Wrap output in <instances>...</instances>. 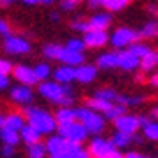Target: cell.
I'll list each match as a JSON object with an SVG mask.
<instances>
[{"label":"cell","mask_w":158,"mask_h":158,"mask_svg":"<svg viewBox=\"0 0 158 158\" xmlns=\"http://www.w3.org/2000/svg\"><path fill=\"white\" fill-rule=\"evenodd\" d=\"M84 43H85L87 48H101L108 43V34L107 30H96V29H91L89 32L84 34Z\"/></svg>","instance_id":"cell-11"},{"label":"cell","mask_w":158,"mask_h":158,"mask_svg":"<svg viewBox=\"0 0 158 158\" xmlns=\"http://www.w3.org/2000/svg\"><path fill=\"white\" fill-rule=\"evenodd\" d=\"M15 80L18 84H23V85H37L39 84V80L36 78V75H34V68H30L27 64H16L13 68V73H11Z\"/></svg>","instance_id":"cell-8"},{"label":"cell","mask_w":158,"mask_h":158,"mask_svg":"<svg viewBox=\"0 0 158 158\" xmlns=\"http://www.w3.org/2000/svg\"><path fill=\"white\" fill-rule=\"evenodd\" d=\"M87 4L91 7H101V6H105V0H87Z\"/></svg>","instance_id":"cell-44"},{"label":"cell","mask_w":158,"mask_h":158,"mask_svg":"<svg viewBox=\"0 0 158 158\" xmlns=\"http://www.w3.org/2000/svg\"><path fill=\"white\" fill-rule=\"evenodd\" d=\"M131 139H133V135H130V133H124V131H115L114 135H112V144H114L117 149H121V148H126L130 142H131Z\"/></svg>","instance_id":"cell-26"},{"label":"cell","mask_w":158,"mask_h":158,"mask_svg":"<svg viewBox=\"0 0 158 158\" xmlns=\"http://www.w3.org/2000/svg\"><path fill=\"white\" fill-rule=\"evenodd\" d=\"M128 52H131V53H133V55H135V57H139V59H142L144 55H146V53H149V48H148V46H146V44H140V43H131L128 46Z\"/></svg>","instance_id":"cell-34"},{"label":"cell","mask_w":158,"mask_h":158,"mask_svg":"<svg viewBox=\"0 0 158 158\" xmlns=\"http://www.w3.org/2000/svg\"><path fill=\"white\" fill-rule=\"evenodd\" d=\"M144 128V135L149 140H158V121H149Z\"/></svg>","instance_id":"cell-32"},{"label":"cell","mask_w":158,"mask_h":158,"mask_svg":"<svg viewBox=\"0 0 158 158\" xmlns=\"http://www.w3.org/2000/svg\"><path fill=\"white\" fill-rule=\"evenodd\" d=\"M52 75H53V80L59 82V84H71L75 80V68L68 66V64H62L55 71H52Z\"/></svg>","instance_id":"cell-17"},{"label":"cell","mask_w":158,"mask_h":158,"mask_svg":"<svg viewBox=\"0 0 158 158\" xmlns=\"http://www.w3.org/2000/svg\"><path fill=\"white\" fill-rule=\"evenodd\" d=\"M98 75V66L93 64H80L75 68V80L80 84H91Z\"/></svg>","instance_id":"cell-13"},{"label":"cell","mask_w":158,"mask_h":158,"mask_svg":"<svg viewBox=\"0 0 158 158\" xmlns=\"http://www.w3.org/2000/svg\"><path fill=\"white\" fill-rule=\"evenodd\" d=\"M57 133L60 137H64L66 140H69V142H77V144H82L87 137H89L87 128L80 121H77V119L71 121V123L59 124L57 126Z\"/></svg>","instance_id":"cell-4"},{"label":"cell","mask_w":158,"mask_h":158,"mask_svg":"<svg viewBox=\"0 0 158 158\" xmlns=\"http://www.w3.org/2000/svg\"><path fill=\"white\" fill-rule=\"evenodd\" d=\"M91 158H98V156H91Z\"/></svg>","instance_id":"cell-54"},{"label":"cell","mask_w":158,"mask_h":158,"mask_svg":"<svg viewBox=\"0 0 158 158\" xmlns=\"http://www.w3.org/2000/svg\"><path fill=\"white\" fill-rule=\"evenodd\" d=\"M2 48H4V52L9 53V55H27V53H30V50H32V44L22 36L9 34V36L4 37Z\"/></svg>","instance_id":"cell-5"},{"label":"cell","mask_w":158,"mask_h":158,"mask_svg":"<svg viewBox=\"0 0 158 158\" xmlns=\"http://www.w3.org/2000/svg\"><path fill=\"white\" fill-rule=\"evenodd\" d=\"M151 84H153V85H156V87H158V73H155V75L151 77Z\"/></svg>","instance_id":"cell-49"},{"label":"cell","mask_w":158,"mask_h":158,"mask_svg":"<svg viewBox=\"0 0 158 158\" xmlns=\"http://www.w3.org/2000/svg\"><path fill=\"white\" fill-rule=\"evenodd\" d=\"M110 23H112V16L108 13H98V15L91 16V20H89L91 29L96 30H107L110 27Z\"/></svg>","instance_id":"cell-19"},{"label":"cell","mask_w":158,"mask_h":158,"mask_svg":"<svg viewBox=\"0 0 158 158\" xmlns=\"http://www.w3.org/2000/svg\"><path fill=\"white\" fill-rule=\"evenodd\" d=\"M20 139H22V142L25 144V146H30V144L39 142V140L43 139V135H41L34 126H30L29 123H27V124L20 130Z\"/></svg>","instance_id":"cell-18"},{"label":"cell","mask_w":158,"mask_h":158,"mask_svg":"<svg viewBox=\"0 0 158 158\" xmlns=\"http://www.w3.org/2000/svg\"><path fill=\"white\" fill-rule=\"evenodd\" d=\"M71 27L77 32H82V34H85V32H89L91 30V25H89V20H75V22L71 23Z\"/></svg>","instance_id":"cell-37"},{"label":"cell","mask_w":158,"mask_h":158,"mask_svg":"<svg viewBox=\"0 0 158 158\" xmlns=\"http://www.w3.org/2000/svg\"><path fill=\"white\" fill-rule=\"evenodd\" d=\"M0 140L2 144H9V146H18V144L22 142V139H20V131H16V130H9V128H2L0 130Z\"/></svg>","instance_id":"cell-22"},{"label":"cell","mask_w":158,"mask_h":158,"mask_svg":"<svg viewBox=\"0 0 158 158\" xmlns=\"http://www.w3.org/2000/svg\"><path fill=\"white\" fill-rule=\"evenodd\" d=\"M15 0H0V7H7V6H11Z\"/></svg>","instance_id":"cell-47"},{"label":"cell","mask_w":158,"mask_h":158,"mask_svg":"<svg viewBox=\"0 0 158 158\" xmlns=\"http://www.w3.org/2000/svg\"><path fill=\"white\" fill-rule=\"evenodd\" d=\"M23 4H27V6H37V4H44V6H48L52 4L53 0H22Z\"/></svg>","instance_id":"cell-43"},{"label":"cell","mask_w":158,"mask_h":158,"mask_svg":"<svg viewBox=\"0 0 158 158\" xmlns=\"http://www.w3.org/2000/svg\"><path fill=\"white\" fill-rule=\"evenodd\" d=\"M25 124H27V119H25V115L22 112H11V114L4 115V128L20 131Z\"/></svg>","instance_id":"cell-16"},{"label":"cell","mask_w":158,"mask_h":158,"mask_svg":"<svg viewBox=\"0 0 158 158\" xmlns=\"http://www.w3.org/2000/svg\"><path fill=\"white\" fill-rule=\"evenodd\" d=\"M46 155H48V151H46L43 140L27 146V158H46Z\"/></svg>","instance_id":"cell-24"},{"label":"cell","mask_w":158,"mask_h":158,"mask_svg":"<svg viewBox=\"0 0 158 158\" xmlns=\"http://www.w3.org/2000/svg\"><path fill=\"white\" fill-rule=\"evenodd\" d=\"M137 39H139V32H135V30H131V29H126V27H121V29H117L112 34V37L108 41L115 48H126L131 43H135Z\"/></svg>","instance_id":"cell-7"},{"label":"cell","mask_w":158,"mask_h":158,"mask_svg":"<svg viewBox=\"0 0 158 158\" xmlns=\"http://www.w3.org/2000/svg\"><path fill=\"white\" fill-rule=\"evenodd\" d=\"M69 158H91L89 151L82 148V144H77L73 142L71 149H69Z\"/></svg>","instance_id":"cell-33"},{"label":"cell","mask_w":158,"mask_h":158,"mask_svg":"<svg viewBox=\"0 0 158 158\" xmlns=\"http://www.w3.org/2000/svg\"><path fill=\"white\" fill-rule=\"evenodd\" d=\"M71 2H73V4H75V6H78V4H80V2H82V0H71Z\"/></svg>","instance_id":"cell-53"},{"label":"cell","mask_w":158,"mask_h":158,"mask_svg":"<svg viewBox=\"0 0 158 158\" xmlns=\"http://www.w3.org/2000/svg\"><path fill=\"white\" fill-rule=\"evenodd\" d=\"M59 60H60L62 64H68V66H73V68H77V66L84 64L85 57H84V53H82V52L68 50V48L64 46V50H62V53H60Z\"/></svg>","instance_id":"cell-15"},{"label":"cell","mask_w":158,"mask_h":158,"mask_svg":"<svg viewBox=\"0 0 158 158\" xmlns=\"http://www.w3.org/2000/svg\"><path fill=\"white\" fill-rule=\"evenodd\" d=\"M151 117H153L155 121H158V107H155L153 110H151Z\"/></svg>","instance_id":"cell-48"},{"label":"cell","mask_w":158,"mask_h":158,"mask_svg":"<svg viewBox=\"0 0 158 158\" xmlns=\"http://www.w3.org/2000/svg\"><path fill=\"white\" fill-rule=\"evenodd\" d=\"M23 115L30 126L41 133V135H52L55 130H57V121H55V115L50 114L46 108L41 107H32V105H25L23 107Z\"/></svg>","instance_id":"cell-1"},{"label":"cell","mask_w":158,"mask_h":158,"mask_svg":"<svg viewBox=\"0 0 158 158\" xmlns=\"http://www.w3.org/2000/svg\"><path fill=\"white\" fill-rule=\"evenodd\" d=\"M139 66H140V59L135 57L131 52L124 50L117 53V68H121L124 71H133Z\"/></svg>","instance_id":"cell-14"},{"label":"cell","mask_w":158,"mask_h":158,"mask_svg":"<svg viewBox=\"0 0 158 158\" xmlns=\"http://www.w3.org/2000/svg\"><path fill=\"white\" fill-rule=\"evenodd\" d=\"M117 148H115L114 144H112V140H107V139H101V137H96V139H93L91 140V144H89V155L91 156H98V158H107L112 151H115Z\"/></svg>","instance_id":"cell-9"},{"label":"cell","mask_w":158,"mask_h":158,"mask_svg":"<svg viewBox=\"0 0 158 158\" xmlns=\"http://www.w3.org/2000/svg\"><path fill=\"white\" fill-rule=\"evenodd\" d=\"M68 50H73V52H85V43H84V39H80V37H71V39H68V43L64 44Z\"/></svg>","instance_id":"cell-31"},{"label":"cell","mask_w":158,"mask_h":158,"mask_svg":"<svg viewBox=\"0 0 158 158\" xmlns=\"http://www.w3.org/2000/svg\"><path fill=\"white\" fill-rule=\"evenodd\" d=\"M37 93L43 96L44 100L55 103L57 100H60L62 96H73V89L69 84H59V82H39L37 84Z\"/></svg>","instance_id":"cell-3"},{"label":"cell","mask_w":158,"mask_h":158,"mask_svg":"<svg viewBox=\"0 0 158 158\" xmlns=\"http://www.w3.org/2000/svg\"><path fill=\"white\" fill-rule=\"evenodd\" d=\"M13 68L15 64L7 60V59H0V73H6V75H11L13 73Z\"/></svg>","instance_id":"cell-38"},{"label":"cell","mask_w":158,"mask_h":158,"mask_svg":"<svg viewBox=\"0 0 158 158\" xmlns=\"http://www.w3.org/2000/svg\"><path fill=\"white\" fill-rule=\"evenodd\" d=\"M124 2H130V0H124Z\"/></svg>","instance_id":"cell-55"},{"label":"cell","mask_w":158,"mask_h":158,"mask_svg":"<svg viewBox=\"0 0 158 158\" xmlns=\"http://www.w3.org/2000/svg\"><path fill=\"white\" fill-rule=\"evenodd\" d=\"M53 105H57V107H71L73 105V96H62V98L57 100Z\"/></svg>","instance_id":"cell-40"},{"label":"cell","mask_w":158,"mask_h":158,"mask_svg":"<svg viewBox=\"0 0 158 158\" xmlns=\"http://www.w3.org/2000/svg\"><path fill=\"white\" fill-rule=\"evenodd\" d=\"M123 114H126V107L121 105V103H117V105H112L107 112H103V117L108 119V121H114V119H117V117L123 115Z\"/></svg>","instance_id":"cell-29"},{"label":"cell","mask_w":158,"mask_h":158,"mask_svg":"<svg viewBox=\"0 0 158 158\" xmlns=\"http://www.w3.org/2000/svg\"><path fill=\"white\" fill-rule=\"evenodd\" d=\"M52 20H53V22H59V15H57V13H53V15H52Z\"/></svg>","instance_id":"cell-51"},{"label":"cell","mask_w":158,"mask_h":158,"mask_svg":"<svg viewBox=\"0 0 158 158\" xmlns=\"http://www.w3.org/2000/svg\"><path fill=\"white\" fill-rule=\"evenodd\" d=\"M96 66L101 68V69H112V68H117V53L115 52H107V53H101L98 60H96Z\"/></svg>","instance_id":"cell-21"},{"label":"cell","mask_w":158,"mask_h":158,"mask_svg":"<svg viewBox=\"0 0 158 158\" xmlns=\"http://www.w3.org/2000/svg\"><path fill=\"white\" fill-rule=\"evenodd\" d=\"M139 37H158V22H149L139 32Z\"/></svg>","instance_id":"cell-30"},{"label":"cell","mask_w":158,"mask_h":158,"mask_svg":"<svg viewBox=\"0 0 158 158\" xmlns=\"http://www.w3.org/2000/svg\"><path fill=\"white\" fill-rule=\"evenodd\" d=\"M9 84H11V78H9V75H6V73H0V91L7 89Z\"/></svg>","instance_id":"cell-42"},{"label":"cell","mask_w":158,"mask_h":158,"mask_svg":"<svg viewBox=\"0 0 158 158\" xmlns=\"http://www.w3.org/2000/svg\"><path fill=\"white\" fill-rule=\"evenodd\" d=\"M16 148L15 146H9V144H2V149H0V153H2V156L4 158H13L16 153Z\"/></svg>","instance_id":"cell-39"},{"label":"cell","mask_w":158,"mask_h":158,"mask_svg":"<svg viewBox=\"0 0 158 158\" xmlns=\"http://www.w3.org/2000/svg\"><path fill=\"white\" fill-rule=\"evenodd\" d=\"M4 128V115L0 114V130Z\"/></svg>","instance_id":"cell-52"},{"label":"cell","mask_w":158,"mask_h":158,"mask_svg":"<svg viewBox=\"0 0 158 158\" xmlns=\"http://www.w3.org/2000/svg\"><path fill=\"white\" fill-rule=\"evenodd\" d=\"M114 124H115V130L119 131H124V133H130L133 135L137 130H139V117L137 115H130V114H123L119 115L117 119H114Z\"/></svg>","instance_id":"cell-12"},{"label":"cell","mask_w":158,"mask_h":158,"mask_svg":"<svg viewBox=\"0 0 158 158\" xmlns=\"http://www.w3.org/2000/svg\"><path fill=\"white\" fill-rule=\"evenodd\" d=\"M156 64H158V53H155V52H149L140 59V68L144 71H151Z\"/></svg>","instance_id":"cell-28"},{"label":"cell","mask_w":158,"mask_h":158,"mask_svg":"<svg viewBox=\"0 0 158 158\" xmlns=\"http://www.w3.org/2000/svg\"><path fill=\"white\" fill-rule=\"evenodd\" d=\"M77 121H80L87 128L89 133L98 135L105 130V117L100 115V112L91 110L89 107H78L77 108Z\"/></svg>","instance_id":"cell-2"},{"label":"cell","mask_w":158,"mask_h":158,"mask_svg":"<svg viewBox=\"0 0 158 158\" xmlns=\"http://www.w3.org/2000/svg\"><path fill=\"white\" fill-rule=\"evenodd\" d=\"M114 105V101H107V100H101V98H89L85 100V107H89L91 110H96V112H107L108 108Z\"/></svg>","instance_id":"cell-23"},{"label":"cell","mask_w":158,"mask_h":158,"mask_svg":"<svg viewBox=\"0 0 158 158\" xmlns=\"http://www.w3.org/2000/svg\"><path fill=\"white\" fill-rule=\"evenodd\" d=\"M34 75L39 82H44L52 77V68L48 62H39V64L34 66Z\"/></svg>","instance_id":"cell-27"},{"label":"cell","mask_w":158,"mask_h":158,"mask_svg":"<svg viewBox=\"0 0 158 158\" xmlns=\"http://www.w3.org/2000/svg\"><path fill=\"white\" fill-rule=\"evenodd\" d=\"M94 96H96V98H101V100H107V101H115L117 93H115L114 89L105 87V89H98V91L94 93Z\"/></svg>","instance_id":"cell-35"},{"label":"cell","mask_w":158,"mask_h":158,"mask_svg":"<svg viewBox=\"0 0 158 158\" xmlns=\"http://www.w3.org/2000/svg\"><path fill=\"white\" fill-rule=\"evenodd\" d=\"M149 11L151 13H158V7L156 6H149Z\"/></svg>","instance_id":"cell-50"},{"label":"cell","mask_w":158,"mask_h":158,"mask_svg":"<svg viewBox=\"0 0 158 158\" xmlns=\"http://www.w3.org/2000/svg\"><path fill=\"white\" fill-rule=\"evenodd\" d=\"M44 146H46L48 155H62V156L69 158V149H71L73 142L66 140L64 137H60L57 133V135H50L48 137L46 142H44Z\"/></svg>","instance_id":"cell-6"},{"label":"cell","mask_w":158,"mask_h":158,"mask_svg":"<svg viewBox=\"0 0 158 158\" xmlns=\"http://www.w3.org/2000/svg\"><path fill=\"white\" fill-rule=\"evenodd\" d=\"M128 2H124V0H105V6L103 7H107V11H121L124 6H126Z\"/></svg>","instance_id":"cell-36"},{"label":"cell","mask_w":158,"mask_h":158,"mask_svg":"<svg viewBox=\"0 0 158 158\" xmlns=\"http://www.w3.org/2000/svg\"><path fill=\"white\" fill-rule=\"evenodd\" d=\"M107 158H124V155H121L119 151L115 149V151H112V153H110V155H108Z\"/></svg>","instance_id":"cell-46"},{"label":"cell","mask_w":158,"mask_h":158,"mask_svg":"<svg viewBox=\"0 0 158 158\" xmlns=\"http://www.w3.org/2000/svg\"><path fill=\"white\" fill-rule=\"evenodd\" d=\"M55 121L59 124H64V123H71L77 119V108L75 107H59V110L55 112Z\"/></svg>","instance_id":"cell-20"},{"label":"cell","mask_w":158,"mask_h":158,"mask_svg":"<svg viewBox=\"0 0 158 158\" xmlns=\"http://www.w3.org/2000/svg\"><path fill=\"white\" fill-rule=\"evenodd\" d=\"M124 158H144V156H140V153H137V151H130V153L124 155Z\"/></svg>","instance_id":"cell-45"},{"label":"cell","mask_w":158,"mask_h":158,"mask_svg":"<svg viewBox=\"0 0 158 158\" xmlns=\"http://www.w3.org/2000/svg\"><path fill=\"white\" fill-rule=\"evenodd\" d=\"M9 98L18 103V105H30L34 101V91L30 85H23V84H18V85L11 87L9 89Z\"/></svg>","instance_id":"cell-10"},{"label":"cell","mask_w":158,"mask_h":158,"mask_svg":"<svg viewBox=\"0 0 158 158\" xmlns=\"http://www.w3.org/2000/svg\"><path fill=\"white\" fill-rule=\"evenodd\" d=\"M62 50H64V46H62V44L48 43V44H44V46H43V55L48 59V60H59Z\"/></svg>","instance_id":"cell-25"},{"label":"cell","mask_w":158,"mask_h":158,"mask_svg":"<svg viewBox=\"0 0 158 158\" xmlns=\"http://www.w3.org/2000/svg\"><path fill=\"white\" fill-rule=\"evenodd\" d=\"M9 34H13V32H11V27H9V23L6 22V20H0V36L6 37V36H9Z\"/></svg>","instance_id":"cell-41"}]
</instances>
